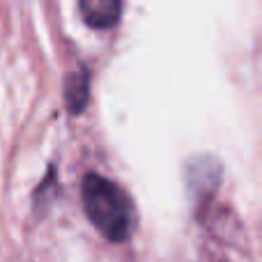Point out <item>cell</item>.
Masks as SVG:
<instances>
[{
  "instance_id": "3957f363",
  "label": "cell",
  "mask_w": 262,
  "mask_h": 262,
  "mask_svg": "<svg viewBox=\"0 0 262 262\" xmlns=\"http://www.w3.org/2000/svg\"><path fill=\"white\" fill-rule=\"evenodd\" d=\"M88 101V76L85 74H74L67 81V104L72 113H81Z\"/></svg>"
},
{
  "instance_id": "7a4b0ae2",
  "label": "cell",
  "mask_w": 262,
  "mask_h": 262,
  "mask_svg": "<svg viewBox=\"0 0 262 262\" xmlns=\"http://www.w3.org/2000/svg\"><path fill=\"white\" fill-rule=\"evenodd\" d=\"M83 21L95 30H108L120 21L122 0H78Z\"/></svg>"
},
{
  "instance_id": "6da1fadb",
  "label": "cell",
  "mask_w": 262,
  "mask_h": 262,
  "mask_svg": "<svg viewBox=\"0 0 262 262\" xmlns=\"http://www.w3.org/2000/svg\"><path fill=\"white\" fill-rule=\"evenodd\" d=\"M83 207L90 223L108 242H124L134 228V207L115 182L90 172L83 180Z\"/></svg>"
}]
</instances>
